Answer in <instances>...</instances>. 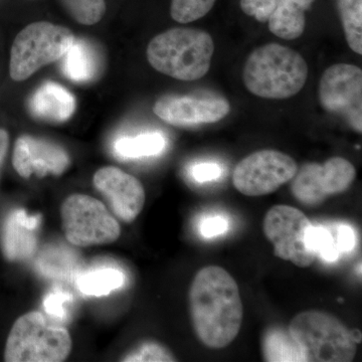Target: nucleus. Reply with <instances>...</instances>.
I'll use <instances>...</instances> for the list:
<instances>
[{
	"mask_svg": "<svg viewBox=\"0 0 362 362\" xmlns=\"http://www.w3.org/2000/svg\"><path fill=\"white\" fill-rule=\"evenodd\" d=\"M192 326L202 344L211 349L228 346L237 338L244 306L239 286L221 267L197 272L188 292Z\"/></svg>",
	"mask_w": 362,
	"mask_h": 362,
	"instance_id": "f257e3e1",
	"label": "nucleus"
},
{
	"mask_svg": "<svg viewBox=\"0 0 362 362\" xmlns=\"http://www.w3.org/2000/svg\"><path fill=\"white\" fill-rule=\"evenodd\" d=\"M309 69L299 52L279 44H267L247 57L243 81L247 90L263 99H288L298 94Z\"/></svg>",
	"mask_w": 362,
	"mask_h": 362,
	"instance_id": "f03ea898",
	"label": "nucleus"
},
{
	"mask_svg": "<svg viewBox=\"0 0 362 362\" xmlns=\"http://www.w3.org/2000/svg\"><path fill=\"white\" fill-rule=\"evenodd\" d=\"M214 52V40L209 33L177 28L153 37L146 54L150 65L159 73L190 82L209 73Z\"/></svg>",
	"mask_w": 362,
	"mask_h": 362,
	"instance_id": "7ed1b4c3",
	"label": "nucleus"
},
{
	"mask_svg": "<svg viewBox=\"0 0 362 362\" xmlns=\"http://www.w3.org/2000/svg\"><path fill=\"white\" fill-rule=\"evenodd\" d=\"M288 329L299 345L304 362H350L356 356L352 330L329 313L301 312L292 319Z\"/></svg>",
	"mask_w": 362,
	"mask_h": 362,
	"instance_id": "20e7f679",
	"label": "nucleus"
},
{
	"mask_svg": "<svg viewBox=\"0 0 362 362\" xmlns=\"http://www.w3.org/2000/svg\"><path fill=\"white\" fill-rule=\"evenodd\" d=\"M69 331L45 320L40 312L21 316L9 331L4 349L7 362H61L71 351Z\"/></svg>",
	"mask_w": 362,
	"mask_h": 362,
	"instance_id": "39448f33",
	"label": "nucleus"
},
{
	"mask_svg": "<svg viewBox=\"0 0 362 362\" xmlns=\"http://www.w3.org/2000/svg\"><path fill=\"white\" fill-rule=\"evenodd\" d=\"M75 37L69 28L47 21L25 26L13 40L9 59V75L23 82L37 70L65 56Z\"/></svg>",
	"mask_w": 362,
	"mask_h": 362,
	"instance_id": "423d86ee",
	"label": "nucleus"
},
{
	"mask_svg": "<svg viewBox=\"0 0 362 362\" xmlns=\"http://www.w3.org/2000/svg\"><path fill=\"white\" fill-rule=\"evenodd\" d=\"M62 226L74 246L112 244L119 239L121 228L101 202L86 194H71L61 207Z\"/></svg>",
	"mask_w": 362,
	"mask_h": 362,
	"instance_id": "0eeeda50",
	"label": "nucleus"
},
{
	"mask_svg": "<svg viewBox=\"0 0 362 362\" xmlns=\"http://www.w3.org/2000/svg\"><path fill=\"white\" fill-rule=\"evenodd\" d=\"M296 161L278 150L264 149L250 154L235 166L233 187L247 197L273 194L296 175Z\"/></svg>",
	"mask_w": 362,
	"mask_h": 362,
	"instance_id": "6e6552de",
	"label": "nucleus"
},
{
	"mask_svg": "<svg viewBox=\"0 0 362 362\" xmlns=\"http://www.w3.org/2000/svg\"><path fill=\"white\" fill-rule=\"evenodd\" d=\"M356 178L354 164L332 157L323 164L310 162L298 168L292 178L291 192L300 204L318 206L333 195L346 192Z\"/></svg>",
	"mask_w": 362,
	"mask_h": 362,
	"instance_id": "1a4fd4ad",
	"label": "nucleus"
},
{
	"mask_svg": "<svg viewBox=\"0 0 362 362\" xmlns=\"http://www.w3.org/2000/svg\"><path fill=\"white\" fill-rule=\"evenodd\" d=\"M311 226L300 209L285 204L271 207L263 221L264 233L273 244L275 256L300 268H307L315 261L316 255L305 243Z\"/></svg>",
	"mask_w": 362,
	"mask_h": 362,
	"instance_id": "9d476101",
	"label": "nucleus"
},
{
	"mask_svg": "<svg viewBox=\"0 0 362 362\" xmlns=\"http://www.w3.org/2000/svg\"><path fill=\"white\" fill-rule=\"evenodd\" d=\"M319 102L328 113L342 116L356 132L362 131V70L337 64L324 71L318 89Z\"/></svg>",
	"mask_w": 362,
	"mask_h": 362,
	"instance_id": "9b49d317",
	"label": "nucleus"
},
{
	"mask_svg": "<svg viewBox=\"0 0 362 362\" xmlns=\"http://www.w3.org/2000/svg\"><path fill=\"white\" fill-rule=\"evenodd\" d=\"M156 115L177 127H192L223 120L230 114V104L221 96L166 95L153 106Z\"/></svg>",
	"mask_w": 362,
	"mask_h": 362,
	"instance_id": "f8f14e48",
	"label": "nucleus"
},
{
	"mask_svg": "<svg viewBox=\"0 0 362 362\" xmlns=\"http://www.w3.org/2000/svg\"><path fill=\"white\" fill-rule=\"evenodd\" d=\"M93 183L121 221L131 223L141 214L146 195L142 183L134 176L106 166L95 173Z\"/></svg>",
	"mask_w": 362,
	"mask_h": 362,
	"instance_id": "ddd939ff",
	"label": "nucleus"
},
{
	"mask_svg": "<svg viewBox=\"0 0 362 362\" xmlns=\"http://www.w3.org/2000/svg\"><path fill=\"white\" fill-rule=\"evenodd\" d=\"M68 153L54 143L21 136L14 144L13 164L16 173L23 178L35 173L39 176L59 175L68 168Z\"/></svg>",
	"mask_w": 362,
	"mask_h": 362,
	"instance_id": "4468645a",
	"label": "nucleus"
},
{
	"mask_svg": "<svg viewBox=\"0 0 362 362\" xmlns=\"http://www.w3.org/2000/svg\"><path fill=\"white\" fill-rule=\"evenodd\" d=\"M40 216H30L23 209L9 214L2 230L1 245L4 256L9 261L30 258L37 247L35 232Z\"/></svg>",
	"mask_w": 362,
	"mask_h": 362,
	"instance_id": "2eb2a0df",
	"label": "nucleus"
},
{
	"mask_svg": "<svg viewBox=\"0 0 362 362\" xmlns=\"http://www.w3.org/2000/svg\"><path fill=\"white\" fill-rule=\"evenodd\" d=\"M28 109L30 114L40 120L65 122L76 110V99L63 86L45 82L30 97Z\"/></svg>",
	"mask_w": 362,
	"mask_h": 362,
	"instance_id": "dca6fc26",
	"label": "nucleus"
},
{
	"mask_svg": "<svg viewBox=\"0 0 362 362\" xmlns=\"http://www.w3.org/2000/svg\"><path fill=\"white\" fill-rule=\"evenodd\" d=\"M315 0H280L268 20L269 30L283 40H292L303 35L306 18Z\"/></svg>",
	"mask_w": 362,
	"mask_h": 362,
	"instance_id": "f3484780",
	"label": "nucleus"
},
{
	"mask_svg": "<svg viewBox=\"0 0 362 362\" xmlns=\"http://www.w3.org/2000/svg\"><path fill=\"white\" fill-rule=\"evenodd\" d=\"M62 59V71L74 82H90L99 75V52L89 40L75 39Z\"/></svg>",
	"mask_w": 362,
	"mask_h": 362,
	"instance_id": "a211bd4d",
	"label": "nucleus"
},
{
	"mask_svg": "<svg viewBox=\"0 0 362 362\" xmlns=\"http://www.w3.org/2000/svg\"><path fill=\"white\" fill-rule=\"evenodd\" d=\"M262 352L265 361L304 362L301 349L288 328H269L262 340Z\"/></svg>",
	"mask_w": 362,
	"mask_h": 362,
	"instance_id": "6ab92c4d",
	"label": "nucleus"
},
{
	"mask_svg": "<svg viewBox=\"0 0 362 362\" xmlns=\"http://www.w3.org/2000/svg\"><path fill=\"white\" fill-rule=\"evenodd\" d=\"M165 146V138L160 133H144L119 138L114 143V152L119 158L138 159L158 156Z\"/></svg>",
	"mask_w": 362,
	"mask_h": 362,
	"instance_id": "aec40b11",
	"label": "nucleus"
},
{
	"mask_svg": "<svg viewBox=\"0 0 362 362\" xmlns=\"http://www.w3.org/2000/svg\"><path fill=\"white\" fill-rule=\"evenodd\" d=\"M125 283L123 272L114 268H100L87 272L78 278V290L86 295L104 296L122 287Z\"/></svg>",
	"mask_w": 362,
	"mask_h": 362,
	"instance_id": "412c9836",
	"label": "nucleus"
},
{
	"mask_svg": "<svg viewBox=\"0 0 362 362\" xmlns=\"http://www.w3.org/2000/svg\"><path fill=\"white\" fill-rule=\"evenodd\" d=\"M347 45L356 54H362V0H337Z\"/></svg>",
	"mask_w": 362,
	"mask_h": 362,
	"instance_id": "4be33fe9",
	"label": "nucleus"
},
{
	"mask_svg": "<svg viewBox=\"0 0 362 362\" xmlns=\"http://www.w3.org/2000/svg\"><path fill=\"white\" fill-rule=\"evenodd\" d=\"M307 247L314 254L319 255L326 262H335L340 252L337 246L334 235L323 226H312L305 238Z\"/></svg>",
	"mask_w": 362,
	"mask_h": 362,
	"instance_id": "5701e85b",
	"label": "nucleus"
},
{
	"mask_svg": "<svg viewBox=\"0 0 362 362\" xmlns=\"http://www.w3.org/2000/svg\"><path fill=\"white\" fill-rule=\"evenodd\" d=\"M74 20L81 25H96L106 13L105 0H62Z\"/></svg>",
	"mask_w": 362,
	"mask_h": 362,
	"instance_id": "b1692460",
	"label": "nucleus"
},
{
	"mask_svg": "<svg viewBox=\"0 0 362 362\" xmlns=\"http://www.w3.org/2000/svg\"><path fill=\"white\" fill-rule=\"evenodd\" d=\"M216 0H171V18L180 23H194L206 16Z\"/></svg>",
	"mask_w": 362,
	"mask_h": 362,
	"instance_id": "393cba45",
	"label": "nucleus"
},
{
	"mask_svg": "<svg viewBox=\"0 0 362 362\" xmlns=\"http://www.w3.org/2000/svg\"><path fill=\"white\" fill-rule=\"evenodd\" d=\"M75 259L68 252L51 250L44 252L39 261L40 272L49 277H66L75 267Z\"/></svg>",
	"mask_w": 362,
	"mask_h": 362,
	"instance_id": "a878e982",
	"label": "nucleus"
},
{
	"mask_svg": "<svg viewBox=\"0 0 362 362\" xmlns=\"http://www.w3.org/2000/svg\"><path fill=\"white\" fill-rule=\"evenodd\" d=\"M122 361H176L175 356L163 345L146 342L124 356Z\"/></svg>",
	"mask_w": 362,
	"mask_h": 362,
	"instance_id": "bb28decb",
	"label": "nucleus"
},
{
	"mask_svg": "<svg viewBox=\"0 0 362 362\" xmlns=\"http://www.w3.org/2000/svg\"><path fill=\"white\" fill-rule=\"evenodd\" d=\"M280 0H240V6L247 16L259 23H267Z\"/></svg>",
	"mask_w": 362,
	"mask_h": 362,
	"instance_id": "cd10ccee",
	"label": "nucleus"
},
{
	"mask_svg": "<svg viewBox=\"0 0 362 362\" xmlns=\"http://www.w3.org/2000/svg\"><path fill=\"white\" fill-rule=\"evenodd\" d=\"M71 301V298L66 293L52 292L45 297L44 307L49 315L64 319L66 316V305L70 303Z\"/></svg>",
	"mask_w": 362,
	"mask_h": 362,
	"instance_id": "c85d7f7f",
	"label": "nucleus"
},
{
	"mask_svg": "<svg viewBox=\"0 0 362 362\" xmlns=\"http://www.w3.org/2000/svg\"><path fill=\"white\" fill-rule=\"evenodd\" d=\"M190 175L197 182H209L218 180L223 175V169L218 164L213 162L197 163L190 168Z\"/></svg>",
	"mask_w": 362,
	"mask_h": 362,
	"instance_id": "c756f323",
	"label": "nucleus"
},
{
	"mask_svg": "<svg viewBox=\"0 0 362 362\" xmlns=\"http://www.w3.org/2000/svg\"><path fill=\"white\" fill-rule=\"evenodd\" d=\"M228 228V221L223 216H211L202 221L201 233L204 238H214L225 233Z\"/></svg>",
	"mask_w": 362,
	"mask_h": 362,
	"instance_id": "7c9ffc66",
	"label": "nucleus"
},
{
	"mask_svg": "<svg viewBox=\"0 0 362 362\" xmlns=\"http://www.w3.org/2000/svg\"><path fill=\"white\" fill-rule=\"evenodd\" d=\"M335 242L340 252L351 251L356 245V235L352 228L346 225L338 226Z\"/></svg>",
	"mask_w": 362,
	"mask_h": 362,
	"instance_id": "2f4dec72",
	"label": "nucleus"
},
{
	"mask_svg": "<svg viewBox=\"0 0 362 362\" xmlns=\"http://www.w3.org/2000/svg\"><path fill=\"white\" fill-rule=\"evenodd\" d=\"M9 146V135L6 130L0 128V170L4 165Z\"/></svg>",
	"mask_w": 362,
	"mask_h": 362,
	"instance_id": "473e14b6",
	"label": "nucleus"
}]
</instances>
